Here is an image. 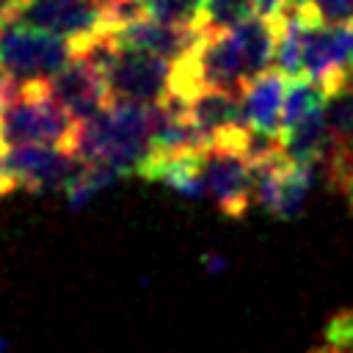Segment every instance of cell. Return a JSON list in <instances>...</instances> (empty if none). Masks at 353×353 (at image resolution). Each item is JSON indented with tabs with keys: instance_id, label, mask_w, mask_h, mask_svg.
I'll return each mask as SVG.
<instances>
[{
	"instance_id": "44dd1931",
	"label": "cell",
	"mask_w": 353,
	"mask_h": 353,
	"mask_svg": "<svg viewBox=\"0 0 353 353\" xmlns=\"http://www.w3.org/2000/svg\"><path fill=\"white\" fill-rule=\"evenodd\" d=\"M350 74H353V63H350Z\"/></svg>"
},
{
	"instance_id": "5bb4252c",
	"label": "cell",
	"mask_w": 353,
	"mask_h": 353,
	"mask_svg": "<svg viewBox=\"0 0 353 353\" xmlns=\"http://www.w3.org/2000/svg\"><path fill=\"white\" fill-rule=\"evenodd\" d=\"M135 3L141 14L171 25H196L199 11L204 6V0H135Z\"/></svg>"
},
{
	"instance_id": "9c48e42d",
	"label": "cell",
	"mask_w": 353,
	"mask_h": 353,
	"mask_svg": "<svg viewBox=\"0 0 353 353\" xmlns=\"http://www.w3.org/2000/svg\"><path fill=\"white\" fill-rule=\"evenodd\" d=\"M47 91L77 124L97 116L110 102L102 72L88 55H74L61 72H55L47 80Z\"/></svg>"
},
{
	"instance_id": "ac0fdd59",
	"label": "cell",
	"mask_w": 353,
	"mask_h": 353,
	"mask_svg": "<svg viewBox=\"0 0 353 353\" xmlns=\"http://www.w3.org/2000/svg\"><path fill=\"white\" fill-rule=\"evenodd\" d=\"M11 190H17V179L11 176V171H8V165H6V157H3V152H0V196H8Z\"/></svg>"
},
{
	"instance_id": "ffe728a7",
	"label": "cell",
	"mask_w": 353,
	"mask_h": 353,
	"mask_svg": "<svg viewBox=\"0 0 353 353\" xmlns=\"http://www.w3.org/2000/svg\"><path fill=\"white\" fill-rule=\"evenodd\" d=\"M97 3H102V6H108V8H113L116 3H121V0H97Z\"/></svg>"
},
{
	"instance_id": "52a82bcc",
	"label": "cell",
	"mask_w": 353,
	"mask_h": 353,
	"mask_svg": "<svg viewBox=\"0 0 353 353\" xmlns=\"http://www.w3.org/2000/svg\"><path fill=\"white\" fill-rule=\"evenodd\" d=\"M3 157L11 176L17 179V188H25L30 193L66 190L83 165V160L74 152L58 146H41V143L3 149Z\"/></svg>"
},
{
	"instance_id": "2e32d148",
	"label": "cell",
	"mask_w": 353,
	"mask_h": 353,
	"mask_svg": "<svg viewBox=\"0 0 353 353\" xmlns=\"http://www.w3.org/2000/svg\"><path fill=\"white\" fill-rule=\"evenodd\" d=\"M314 11L325 22H353V0H314Z\"/></svg>"
},
{
	"instance_id": "7c38bea8",
	"label": "cell",
	"mask_w": 353,
	"mask_h": 353,
	"mask_svg": "<svg viewBox=\"0 0 353 353\" xmlns=\"http://www.w3.org/2000/svg\"><path fill=\"white\" fill-rule=\"evenodd\" d=\"M138 176H143L146 182L165 185L179 196L196 199L207 190V152L182 149V152L149 154Z\"/></svg>"
},
{
	"instance_id": "6da1fadb",
	"label": "cell",
	"mask_w": 353,
	"mask_h": 353,
	"mask_svg": "<svg viewBox=\"0 0 353 353\" xmlns=\"http://www.w3.org/2000/svg\"><path fill=\"white\" fill-rule=\"evenodd\" d=\"M157 105L108 102L97 116L77 124L74 154L85 163H105L124 174H141L152 154V127Z\"/></svg>"
},
{
	"instance_id": "d6986e66",
	"label": "cell",
	"mask_w": 353,
	"mask_h": 353,
	"mask_svg": "<svg viewBox=\"0 0 353 353\" xmlns=\"http://www.w3.org/2000/svg\"><path fill=\"white\" fill-rule=\"evenodd\" d=\"M8 85H11V80H6V77L0 74V116H3V102H6V94H8ZM0 152H3V138H0Z\"/></svg>"
},
{
	"instance_id": "8fae6325",
	"label": "cell",
	"mask_w": 353,
	"mask_h": 353,
	"mask_svg": "<svg viewBox=\"0 0 353 353\" xmlns=\"http://www.w3.org/2000/svg\"><path fill=\"white\" fill-rule=\"evenodd\" d=\"M284 77L287 74H281V72H262L243 85L240 102H243V116H245L251 135L279 141L284 91H287Z\"/></svg>"
},
{
	"instance_id": "7a4b0ae2",
	"label": "cell",
	"mask_w": 353,
	"mask_h": 353,
	"mask_svg": "<svg viewBox=\"0 0 353 353\" xmlns=\"http://www.w3.org/2000/svg\"><path fill=\"white\" fill-rule=\"evenodd\" d=\"M3 149L14 146H58L74 149L77 121L52 99L47 83H11L0 116Z\"/></svg>"
},
{
	"instance_id": "4fadbf2b",
	"label": "cell",
	"mask_w": 353,
	"mask_h": 353,
	"mask_svg": "<svg viewBox=\"0 0 353 353\" xmlns=\"http://www.w3.org/2000/svg\"><path fill=\"white\" fill-rule=\"evenodd\" d=\"M119 176H121V174H119L116 168L105 165V163H85V160H83L80 171L74 174V179H72V182H69V188L63 190V193H66L69 207H72V210L85 207L94 196H99L105 188H110Z\"/></svg>"
},
{
	"instance_id": "8992f818",
	"label": "cell",
	"mask_w": 353,
	"mask_h": 353,
	"mask_svg": "<svg viewBox=\"0 0 353 353\" xmlns=\"http://www.w3.org/2000/svg\"><path fill=\"white\" fill-rule=\"evenodd\" d=\"M314 168L317 165H303V163L290 160L281 152V146L265 154H256L254 157V199L268 215L279 221H290L301 212L312 190Z\"/></svg>"
},
{
	"instance_id": "30bf717a",
	"label": "cell",
	"mask_w": 353,
	"mask_h": 353,
	"mask_svg": "<svg viewBox=\"0 0 353 353\" xmlns=\"http://www.w3.org/2000/svg\"><path fill=\"white\" fill-rule=\"evenodd\" d=\"M204 33L196 25H171L152 19L146 14L127 19L110 30V41L132 50H143L152 55H160L165 61H179L185 52H190Z\"/></svg>"
},
{
	"instance_id": "ba28073f",
	"label": "cell",
	"mask_w": 353,
	"mask_h": 353,
	"mask_svg": "<svg viewBox=\"0 0 353 353\" xmlns=\"http://www.w3.org/2000/svg\"><path fill=\"white\" fill-rule=\"evenodd\" d=\"M207 190L226 218H243L254 201V160L240 149H207Z\"/></svg>"
},
{
	"instance_id": "3957f363",
	"label": "cell",
	"mask_w": 353,
	"mask_h": 353,
	"mask_svg": "<svg viewBox=\"0 0 353 353\" xmlns=\"http://www.w3.org/2000/svg\"><path fill=\"white\" fill-rule=\"evenodd\" d=\"M105 80L110 102H141V105H160L171 97V61L113 44L110 36L91 44L85 52Z\"/></svg>"
},
{
	"instance_id": "9a60e30c",
	"label": "cell",
	"mask_w": 353,
	"mask_h": 353,
	"mask_svg": "<svg viewBox=\"0 0 353 353\" xmlns=\"http://www.w3.org/2000/svg\"><path fill=\"white\" fill-rule=\"evenodd\" d=\"M309 353H353V306L336 312L325 323L320 345Z\"/></svg>"
},
{
	"instance_id": "e0dca14e",
	"label": "cell",
	"mask_w": 353,
	"mask_h": 353,
	"mask_svg": "<svg viewBox=\"0 0 353 353\" xmlns=\"http://www.w3.org/2000/svg\"><path fill=\"white\" fill-rule=\"evenodd\" d=\"M254 8H256V17H265V19L276 22L290 8V0H254Z\"/></svg>"
},
{
	"instance_id": "5b68a950",
	"label": "cell",
	"mask_w": 353,
	"mask_h": 353,
	"mask_svg": "<svg viewBox=\"0 0 353 353\" xmlns=\"http://www.w3.org/2000/svg\"><path fill=\"white\" fill-rule=\"evenodd\" d=\"M17 19L66 39L74 55L102 41L113 30V14L97 0H22Z\"/></svg>"
},
{
	"instance_id": "277c9868",
	"label": "cell",
	"mask_w": 353,
	"mask_h": 353,
	"mask_svg": "<svg viewBox=\"0 0 353 353\" xmlns=\"http://www.w3.org/2000/svg\"><path fill=\"white\" fill-rule=\"evenodd\" d=\"M74 58V47L22 19L0 25V74L11 83H47Z\"/></svg>"
}]
</instances>
